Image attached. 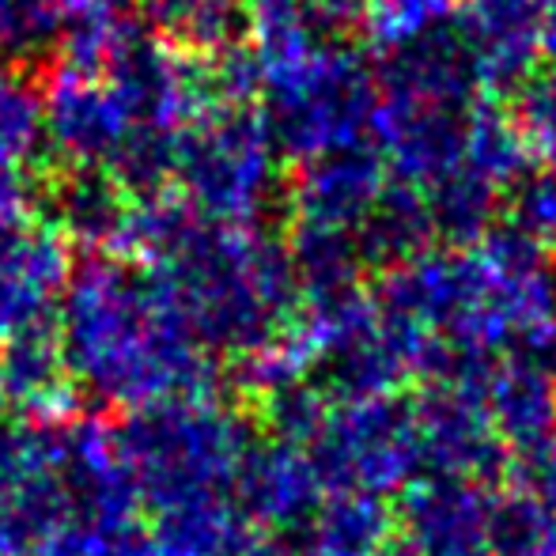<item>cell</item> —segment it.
Wrapping results in <instances>:
<instances>
[{
    "instance_id": "6da1fadb",
    "label": "cell",
    "mask_w": 556,
    "mask_h": 556,
    "mask_svg": "<svg viewBox=\"0 0 556 556\" xmlns=\"http://www.w3.org/2000/svg\"><path fill=\"white\" fill-rule=\"evenodd\" d=\"M129 250L205 352L247 356L303 307L285 242L257 227L213 224L170 193L137 201Z\"/></svg>"
},
{
    "instance_id": "7a4b0ae2",
    "label": "cell",
    "mask_w": 556,
    "mask_h": 556,
    "mask_svg": "<svg viewBox=\"0 0 556 556\" xmlns=\"http://www.w3.org/2000/svg\"><path fill=\"white\" fill-rule=\"evenodd\" d=\"M68 375L132 409L182 394H213V359L160 300L144 269L96 254L61 295Z\"/></svg>"
},
{
    "instance_id": "3957f363",
    "label": "cell",
    "mask_w": 556,
    "mask_h": 556,
    "mask_svg": "<svg viewBox=\"0 0 556 556\" xmlns=\"http://www.w3.org/2000/svg\"><path fill=\"white\" fill-rule=\"evenodd\" d=\"M250 50L262 73V117L292 163L359 148L371 137L379 80L352 42H318L295 0H250Z\"/></svg>"
},
{
    "instance_id": "277c9868",
    "label": "cell",
    "mask_w": 556,
    "mask_h": 556,
    "mask_svg": "<svg viewBox=\"0 0 556 556\" xmlns=\"http://www.w3.org/2000/svg\"><path fill=\"white\" fill-rule=\"evenodd\" d=\"M254 432L216 394H182L140 405L125 428V469L155 511L235 500Z\"/></svg>"
},
{
    "instance_id": "5b68a950",
    "label": "cell",
    "mask_w": 556,
    "mask_h": 556,
    "mask_svg": "<svg viewBox=\"0 0 556 556\" xmlns=\"http://www.w3.org/2000/svg\"><path fill=\"white\" fill-rule=\"evenodd\" d=\"M182 201L198 216L227 227H257L285 193V155L262 111L208 103L178 137Z\"/></svg>"
},
{
    "instance_id": "8992f818",
    "label": "cell",
    "mask_w": 556,
    "mask_h": 556,
    "mask_svg": "<svg viewBox=\"0 0 556 556\" xmlns=\"http://www.w3.org/2000/svg\"><path fill=\"white\" fill-rule=\"evenodd\" d=\"M326 492L402 496L425 473L417 413L402 394L337 397L318 440L307 446Z\"/></svg>"
},
{
    "instance_id": "52a82bcc",
    "label": "cell",
    "mask_w": 556,
    "mask_h": 556,
    "mask_svg": "<svg viewBox=\"0 0 556 556\" xmlns=\"http://www.w3.org/2000/svg\"><path fill=\"white\" fill-rule=\"evenodd\" d=\"M103 76L137 129L182 132L208 103L205 58L163 42L137 20H125L106 53Z\"/></svg>"
},
{
    "instance_id": "ba28073f",
    "label": "cell",
    "mask_w": 556,
    "mask_h": 556,
    "mask_svg": "<svg viewBox=\"0 0 556 556\" xmlns=\"http://www.w3.org/2000/svg\"><path fill=\"white\" fill-rule=\"evenodd\" d=\"M413 413H417L425 469L477 484L496 481L507 469V446L500 443L477 387L428 382L425 394L413 402Z\"/></svg>"
},
{
    "instance_id": "9c48e42d",
    "label": "cell",
    "mask_w": 556,
    "mask_h": 556,
    "mask_svg": "<svg viewBox=\"0 0 556 556\" xmlns=\"http://www.w3.org/2000/svg\"><path fill=\"white\" fill-rule=\"evenodd\" d=\"M68 277V242L50 224H30L27 216L0 224V344L50 326Z\"/></svg>"
},
{
    "instance_id": "30bf717a",
    "label": "cell",
    "mask_w": 556,
    "mask_h": 556,
    "mask_svg": "<svg viewBox=\"0 0 556 556\" xmlns=\"http://www.w3.org/2000/svg\"><path fill=\"white\" fill-rule=\"evenodd\" d=\"M394 522L417 556H489L492 492L462 477L420 473L397 500Z\"/></svg>"
},
{
    "instance_id": "8fae6325",
    "label": "cell",
    "mask_w": 556,
    "mask_h": 556,
    "mask_svg": "<svg viewBox=\"0 0 556 556\" xmlns=\"http://www.w3.org/2000/svg\"><path fill=\"white\" fill-rule=\"evenodd\" d=\"M458 35L473 61L477 91H519L542 61L545 0H458Z\"/></svg>"
},
{
    "instance_id": "7c38bea8",
    "label": "cell",
    "mask_w": 556,
    "mask_h": 556,
    "mask_svg": "<svg viewBox=\"0 0 556 556\" xmlns=\"http://www.w3.org/2000/svg\"><path fill=\"white\" fill-rule=\"evenodd\" d=\"M323 500L326 484L307 446L265 440L247 451L235 481V507L254 530L273 538L300 534Z\"/></svg>"
},
{
    "instance_id": "4fadbf2b",
    "label": "cell",
    "mask_w": 556,
    "mask_h": 556,
    "mask_svg": "<svg viewBox=\"0 0 556 556\" xmlns=\"http://www.w3.org/2000/svg\"><path fill=\"white\" fill-rule=\"evenodd\" d=\"M129 129V114L103 76L53 68L42 96V137L68 167H106Z\"/></svg>"
},
{
    "instance_id": "5bb4252c",
    "label": "cell",
    "mask_w": 556,
    "mask_h": 556,
    "mask_svg": "<svg viewBox=\"0 0 556 556\" xmlns=\"http://www.w3.org/2000/svg\"><path fill=\"white\" fill-rule=\"evenodd\" d=\"M469 106H420L379 99L371 117L375 152L387 170L405 186L428 190L462 167Z\"/></svg>"
},
{
    "instance_id": "9a60e30c",
    "label": "cell",
    "mask_w": 556,
    "mask_h": 556,
    "mask_svg": "<svg viewBox=\"0 0 556 556\" xmlns=\"http://www.w3.org/2000/svg\"><path fill=\"white\" fill-rule=\"evenodd\" d=\"M382 190H387V163L375 148L359 144L300 163V175L288 186V208L295 224L356 231Z\"/></svg>"
},
{
    "instance_id": "2e32d148",
    "label": "cell",
    "mask_w": 556,
    "mask_h": 556,
    "mask_svg": "<svg viewBox=\"0 0 556 556\" xmlns=\"http://www.w3.org/2000/svg\"><path fill=\"white\" fill-rule=\"evenodd\" d=\"M379 99L420 106H473L477 80L473 61L462 42L458 27H443L435 35L409 42L394 53H382V65L375 68Z\"/></svg>"
},
{
    "instance_id": "e0dca14e",
    "label": "cell",
    "mask_w": 556,
    "mask_h": 556,
    "mask_svg": "<svg viewBox=\"0 0 556 556\" xmlns=\"http://www.w3.org/2000/svg\"><path fill=\"white\" fill-rule=\"evenodd\" d=\"M50 227L65 242H80L99 254L129 250L137 198L122 190L103 167H68L46 193Z\"/></svg>"
},
{
    "instance_id": "ac0fdd59",
    "label": "cell",
    "mask_w": 556,
    "mask_h": 556,
    "mask_svg": "<svg viewBox=\"0 0 556 556\" xmlns=\"http://www.w3.org/2000/svg\"><path fill=\"white\" fill-rule=\"evenodd\" d=\"M481 397L500 443L519 458L556 432V364L530 356L496 359Z\"/></svg>"
},
{
    "instance_id": "d6986e66",
    "label": "cell",
    "mask_w": 556,
    "mask_h": 556,
    "mask_svg": "<svg viewBox=\"0 0 556 556\" xmlns=\"http://www.w3.org/2000/svg\"><path fill=\"white\" fill-rule=\"evenodd\" d=\"M352 239H356L364 269H379V273L397 269V265L432 250L435 231H432V216H428L425 190L405 182L394 186L387 182V190L379 193L371 213L359 220Z\"/></svg>"
},
{
    "instance_id": "ffe728a7",
    "label": "cell",
    "mask_w": 556,
    "mask_h": 556,
    "mask_svg": "<svg viewBox=\"0 0 556 556\" xmlns=\"http://www.w3.org/2000/svg\"><path fill=\"white\" fill-rule=\"evenodd\" d=\"M137 12L152 35L193 58L231 50L250 27V0H137Z\"/></svg>"
},
{
    "instance_id": "44dd1931",
    "label": "cell",
    "mask_w": 556,
    "mask_h": 556,
    "mask_svg": "<svg viewBox=\"0 0 556 556\" xmlns=\"http://www.w3.org/2000/svg\"><path fill=\"white\" fill-rule=\"evenodd\" d=\"M394 534L387 500L364 492H330L300 530L295 556H379Z\"/></svg>"
},
{
    "instance_id": "7402d4cb",
    "label": "cell",
    "mask_w": 556,
    "mask_h": 556,
    "mask_svg": "<svg viewBox=\"0 0 556 556\" xmlns=\"http://www.w3.org/2000/svg\"><path fill=\"white\" fill-rule=\"evenodd\" d=\"M288 257L295 265V277L303 288V303L337 300L356 288H364V262L352 231H337V227L318 224H292L288 235Z\"/></svg>"
},
{
    "instance_id": "603a6c76",
    "label": "cell",
    "mask_w": 556,
    "mask_h": 556,
    "mask_svg": "<svg viewBox=\"0 0 556 556\" xmlns=\"http://www.w3.org/2000/svg\"><path fill=\"white\" fill-rule=\"evenodd\" d=\"M425 201L435 239L451 250H473L500 224V190L469 167L451 170L435 186H428Z\"/></svg>"
},
{
    "instance_id": "cb8c5ba5",
    "label": "cell",
    "mask_w": 556,
    "mask_h": 556,
    "mask_svg": "<svg viewBox=\"0 0 556 556\" xmlns=\"http://www.w3.org/2000/svg\"><path fill=\"white\" fill-rule=\"evenodd\" d=\"M530 163H534V155H530L511 111H504L500 103H489V99L469 106L466 140H462V167L481 175L496 190H507V186H515L527 175Z\"/></svg>"
},
{
    "instance_id": "d4e9b609",
    "label": "cell",
    "mask_w": 556,
    "mask_h": 556,
    "mask_svg": "<svg viewBox=\"0 0 556 556\" xmlns=\"http://www.w3.org/2000/svg\"><path fill=\"white\" fill-rule=\"evenodd\" d=\"M73 8L65 0H0V65L23 68L58 53Z\"/></svg>"
},
{
    "instance_id": "484cf974",
    "label": "cell",
    "mask_w": 556,
    "mask_h": 556,
    "mask_svg": "<svg viewBox=\"0 0 556 556\" xmlns=\"http://www.w3.org/2000/svg\"><path fill=\"white\" fill-rule=\"evenodd\" d=\"M489 556H556V511L527 489L492 496Z\"/></svg>"
},
{
    "instance_id": "4316f807",
    "label": "cell",
    "mask_w": 556,
    "mask_h": 556,
    "mask_svg": "<svg viewBox=\"0 0 556 556\" xmlns=\"http://www.w3.org/2000/svg\"><path fill=\"white\" fill-rule=\"evenodd\" d=\"M454 15H458V0H364L359 35L379 53H394L451 27Z\"/></svg>"
},
{
    "instance_id": "83f0119b",
    "label": "cell",
    "mask_w": 556,
    "mask_h": 556,
    "mask_svg": "<svg viewBox=\"0 0 556 556\" xmlns=\"http://www.w3.org/2000/svg\"><path fill=\"white\" fill-rule=\"evenodd\" d=\"M42 144V91L23 68L0 65V167L27 170Z\"/></svg>"
},
{
    "instance_id": "f1b7e54d",
    "label": "cell",
    "mask_w": 556,
    "mask_h": 556,
    "mask_svg": "<svg viewBox=\"0 0 556 556\" xmlns=\"http://www.w3.org/2000/svg\"><path fill=\"white\" fill-rule=\"evenodd\" d=\"M333 409L330 390L315 387V382H295V387L273 390V394L257 397V420L269 432V440L311 446L323 432L326 417Z\"/></svg>"
},
{
    "instance_id": "f546056e",
    "label": "cell",
    "mask_w": 556,
    "mask_h": 556,
    "mask_svg": "<svg viewBox=\"0 0 556 556\" xmlns=\"http://www.w3.org/2000/svg\"><path fill=\"white\" fill-rule=\"evenodd\" d=\"M504 224L556 250V167L527 170L519 182L507 186Z\"/></svg>"
},
{
    "instance_id": "4dcf8cb0",
    "label": "cell",
    "mask_w": 556,
    "mask_h": 556,
    "mask_svg": "<svg viewBox=\"0 0 556 556\" xmlns=\"http://www.w3.org/2000/svg\"><path fill=\"white\" fill-rule=\"evenodd\" d=\"M511 117L534 163L556 167V73H534L515 91Z\"/></svg>"
},
{
    "instance_id": "1f68e13d",
    "label": "cell",
    "mask_w": 556,
    "mask_h": 556,
    "mask_svg": "<svg viewBox=\"0 0 556 556\" xmlns=\"http://www.w3.org/2000/svg\"><path fill=\"white\" fill-rule=\"evenodd\" d=\"M295 8L318 42H349L364 27V0H295Z\"/></svg>"
},
{
    "instance_id": "d6a6232c",
    "label": "cell",
    "mask_w": 556,
    "mask_h": 556,
    "mask_svg": "<svg viewBox=\"0 0 556 556\" xmlns=\"http://www.w3.org/2000/svg\"><path fill=\"white\" fill-rule=\"evenodd\" d=\"M519 489L534 492L542 504L556 511V432L538 451L522 454V484Z\"/></svg>"
},
{
    "instance_id": "836d02e7",
    "label": "cell",
    "mask_w": 556,
    "mask_h": 556,
    "mask_svg": "<svg viewBox=\"0 0 556 556\" xmlns=\"http://www.w3.org/2000/svg\"><path fill=\"white\" fill-rule=\"evenodd\" d=\"M542 58H549L556 65V0H545L542 15Z\"/></svg>"
},
{
    "instance_id": "e575fe53",
    "label": "cell",
    "mask_w": 556,
    "mask_h": 556,
    "mask_svg": "<svg viewBox=\"0 0 556 556\" xmlns=\"http://www.w3.org/2000/svg\"><path fill=\"white\" fill-rule=\"evenodd\" d=\"M379 556H417V553H413L409 545L402 542V538H397V542H394V538H390V542L382 545V553H379Z\"/></svg>"
}]
</instances>
